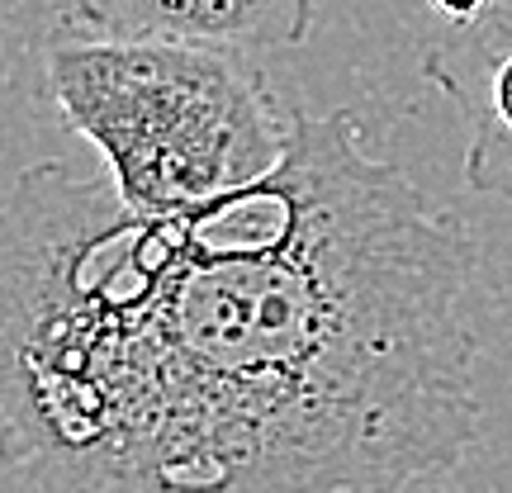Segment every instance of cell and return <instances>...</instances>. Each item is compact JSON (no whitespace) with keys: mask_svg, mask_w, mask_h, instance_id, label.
I'll list each match as a JSON object with an SVG mask.
<instances>
[{"mask_svg":"<svg viewBox=\"0 0 512 493\" xmlns=\"http://www.w3.org/2000/svg\"><path fill=\"white\" fill-rule=\"evenodd\" d=\"M10 76V53H5V0H0V86Z\"/></svg>","mask_w":512,"mask_h":493,"instance_id":"8992f818","label":"cell"},{"mask_svg":"<svg viewBox=\"0 0 512 493\" xmlns=\"http://www.w3.org/2000/svg\"><path fill=\"white\" fill-rule=\"evenodd\" d=\"M318 0H62L57 24L105 38H166L223 53H280L313 34Z\"/></svg>","mask_w":512,"mask_h":493,"instance_id":"277c9868","label":"cell"},{"mask_svg":"<svg viewBox=\"0 0 512 493\" xmlns=\"http://www.w3.org/2000/svg\"><path fill=\"white\" fill-rule=\"evenodd\" d=\"M422 76L470 128L460 176L475 195L512 204V5L489 0L422 53Z\"/></svg>","mask_w":512,"mask_h":493,"instance_id":"3957f363","label":"cell"},{"mask_svg":"<svg viewBox=\"0 0 512 493\" xmlns=\"http://www.w3.org/2000/svg\"><path fill=\"white\" fill-rule=\"evenodd\" d=\"M57 119L100 152L119 200L185 209L271 176L290 147V110L247 53L48 34Z\"/></svg>","mask_w":512,"mask_h":493,"instance_id":"7a4b0ae2","label":"cell"},{"mask_svg":"<svg viewBox=\"0 0 512 493\" xmlns=\"http://www.w3.org/2000/svg\"><path fill=\"white\" fill-rule=\"evenodd\" d=\"M484 5H489V0H432V10H437V15H446L451 24H460V19H475Z\"/></svg>","mask_w":512,"mask_h":493,"instance_id":"5b68a950","label":"cell"},{"mask_svg":"<svg viewBox=\"0 0 512 493\" xmlns=\"http://www.w3.org/2000/svg\"><path fill=\"white\" fill-rule=\"evenodd\" d=\"M479 238L290 110L271 176L133 209L62 162L0 200L5 493H403L479 441Z\"/></svg>","mask_w":512,"mask_h":493,"instance_id":"6da1fadb","label":"cell"}]
</instances>
